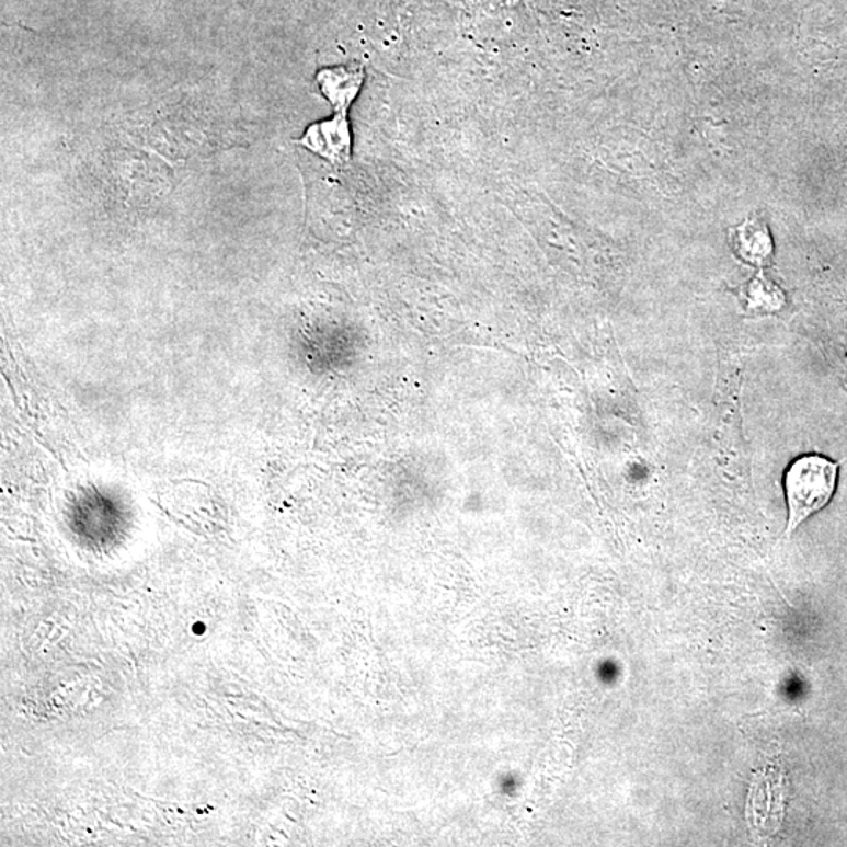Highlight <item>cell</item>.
Segmentation results:
<instances>
[{
    "instance_id": "1",
    "label": "cell",
    "mask_w": 847,
    "mask_h": 847,
    "mask_svg": "<svg viewBox=\"0 0 847 847\" xmlns=\"http://www.w3.org/2000/svg\"><path fill=\"white\" fill-rule=\"evenodd\" d=\"M838 468L836 461L820 454H806L792 461L783 479L788 503L785 536L790 537L803 522L831 503L838 481Z\"/></svg>"
},
{
    "instance_id": "2",
    "label": "cell",
    "mask_w": 847,
    "mask_h": 847,
    "mask_svg": "<svg viewBox=\"0 0 847 847\" xmlns=\"http://www.w3.org/2000/svg\"><path fill=\"white\" fill-rule=\"evenodd\" d=\"M298 144L332 163H345L351 159L352 137L347 114L336 112L333 118L308 127Z\"/></svg>"
},
{
    "instance_id": "3",
    "label": "cell",
    "mask_w": 847,
    "mask_h": 847,
    "mask_svg": "<svg viewBox=\"0 0 847 847\" xmlns=\"http://www.w3.org/2000/svg\"><path fill=\"white\" fill-rule=\"evenodd\" d=\"M365 81L363 68H329L318 75L319 89L336 112L347 114Z\"/></svg>"
},
{
    "instance_id": "4",
    "label": "cell",
    "mask_w": 847,
    "mask_h": 847,
    "mask_svg": "<svg viewBox=\"0 0 847 847\" xmlns=\"http://www.w3.org/2000/svg\"><path fill=\"white\" fill-rule=\"evenodd\" d=\"M732 247L745 263L766 265L772 257L774 247L766 225L758 220H748L733 229Z\"/></svg>"
}]
</instances>
